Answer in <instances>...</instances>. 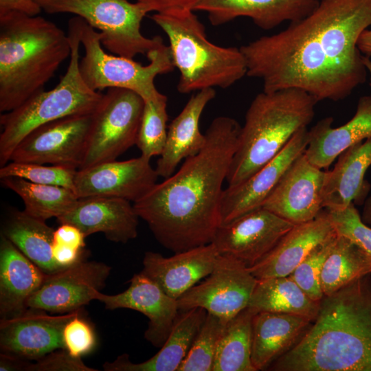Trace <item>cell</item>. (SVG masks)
I'll use <instances>...</instances> for the list:
<instances>
[{
  "label": "cell",
  "mask_w": 371,
  "mask_h": 371,
  "mask_svg": "<svg viewBox=\"0 0 371 371\" xmlns=\"http://www.w3.org/2000/svg\"><path fill=\"white\" fill-rule=\"evenodd\" d=\"M308 142V130L306 127L299 130L273 159L247 180L227 186L221 201V225L262 207L289 166L304 153Z\"/></svg>",
  "instance_id": "obj_19"
},
{
  "label": "cell",
  "mask_w": 371,
  "mask_h": 371,
  "mask_svg": "<svg viewBox=\"0 0 371 371\" xmlns=\"http://www.w3.org/2000/svg\"><path fill=\"white\" fill-rule=\"evenodd\" d=\"M48 14L69 13L84 19L100 32L101 43L110 52L128 58L147 56L161 46L162 38L144 36L142 21L150 12L139 2L128 0H35Z\"/></svg>",
  "instance_id": "obj_9"
},
{
  "label": "cell",
  "mask_w": 371,
  "mask_h": 371,
  "mask_svg": "<svg viewBox=\"0 0 371 371\" xmlns=\"http://www.w3.org/2000/svg\"><path fill=\"white\" fill-rule=\"evenodd\" d=\"M150 160L140 155L78 169L74 179V192L78 199L117 197L135 203L157 183L159 176Z\"/></svg>",
  "instance_id": "obj_16"
},
{
  "label": "cell",
  "mask_w": 371,
  "mask_h": 371,
  "mask_svg": "<svg viewBox=\"0 0 371 371\" xmlns=\"http://www.w3.org/2000/svg\"><path fill=\"white\" fill-rule=\"evenodd\" d=\"M87 251L52 242V256L56 264L61 269L71 267L85 260Z\"/></svg>",
  "instance_id": "obj_42"
},
{
  "label": "cell",
  "mask_w": 371,
  "mask_h": 371,
  "mask_svg": "<svg viewBox=\"0 0 371 371\" xmlns=\"http://www.w3.org/2000/svg\"><path fill=\"white\" fill-rule=\"evenodd\" d=\"M306 317L276 312L256 313L252 319L251 362L262 370L289 350L312 323Z\"/></svg>",
  "instance_id": "obj_28"
},
{
  "label": "cell",
  "mask_w": 371,
  "mask_h": 371,
  "mask_svg": "<svg viewBox=\"0 0 371 371\" xmlns=\"http://www.w3.org/2000/svg\"><path fill=\"white\" fill-rule=\"evenodd\" d=\"M194 12L172 10L151 16L168 38L172 63L180 74L177 89L189 93L216 87L228 88L247 76L245 57L240 47L210 42Z\"/></svg>",
  "instance_id": "obj_6"
},
{
  "label": "cell",
  "mask_w": 371,
  "mask_h": 371,
  "mask_svg": "<svg viewBox=\"0 0 371 371\" xmlns=\"http://www.w3.org/2000/svg\"><path fill=\"white\" fill-rule=\"evenodd\" d=\"M318 3L319 0H203L194 11L206 12L214 26L246 16L260 28L269 30L284 21L304 18Z\"/></svg>",
  "instance_id": "obj_22"
},
{
  "label": "cell",
  "mask_w": 371,
  "mask_h": 371,
  "mask_svg": "<svg viewBox=\"0 0 371 371\" xmlns=\"http://www.w3.org/2000/svg\"><path fill=\"white\" fill-rule=\"evenodd\" d=\"M319 101L297 88L258 94L240 128L227 173V186L238 185L273 159L315 116Z\"/></svg>",
  "instance_id": "obj_5"
},
{
  "label": "cell",
  "mask_w": 371,
  "mask_h": 371,
  "mask_svg": "<svg viewBox=\"0 0 371 371\" xmlns=\"http://www.w3.org/2000/svg\"><path fill=\"white\" fill-rule=\"evenodd\" d=\"M357 47L363 56L371 58V29L368 28L361 34Z\"/></svg>",
  "instance_id": "obj_47"
},
{
  "label": "cell",
  "mask_w": 371,
  "mask_h": 371,
  "mask_svg": "<svg viewBox=\"0 0 371 371\" xmlns=\"http://www.w3.org/2000/svg\"><path fill=\"white\" fill-rule=\"evenodd\" d=\"M51 315L27 308L22 313L0 320V348L2 352L24 359L37 360L47 354L64 348L63 330L67 322L80 312Z\"/></svg>",
  "instance_id": "obj_17"
},
{
  "label": "cell",
  "mask_w": 371,
  "mask_h": 371,
  "mask_svg": "<svg viewBox=\"0 0 371 371\" xmlns=\"http://www.w3.org/2000/svg\"><path fill=\"white\" fill-rule=\"evenodd\" d=\"M71 19L85 50L79 61V70L91 89L97 91L109 88L129 89L144 101L156 100L162 95L155 87V79L175 68L169 46L163 44L150 52L146 56L149 64L142 65L133 58L105 52L100 32L79 16Z\"/></svg>",
  "instance_id": "obj_8"
},
{
  "label": "cell",
  "mask_w": 371,
  "mask_h": 371,
  "mask_svg": "<svg viewBox=\"0 0 371 371\" xmlns=\"http://www.w3.org/2000/svg\"><path fill=\"white\" fill-rule=\"evenodd\" d=\"M335 234L327 212L322 210L313 220L294 225L249 270L257 280L289 276L313 248Z\"/></svg>",
  "instance_id": "obj_23"
},
{
  "label": "cell",
  "mask_w": 371,
  "mask_h": 371,
  "mask_svg": "<svg viewBox=\"0 0 371 371\" xmlns=\"http://www.w3.org/2000/svg\"><path fill=\"white\" fill-rule=\"evenodd\" d=\"M139 218L130 201L95 196L78 199L69 212L56 219L60 224L78 227L85 237L102 232L110 241L126 243L137 237Z\"/></svg>",
  "instance_id": "obj_21"
},
{
  "label": "cell",
  "mask_w": 371,
  "mask_h": 371,
  "mask_svg": "<svg viewBox=\"0 0 371 371\" xmlns=\"http://www.w3.org/2000/svg\"><path fill=\"white\" fill-rule=\"evenodd\" d=\"M85 238L78 227L69 223H62L54 229L53 242L83 249L86 246Z\"/></svg>",
  "instance_id": "obj_43"
},
{
  "label": "cell",
  "mask_w": 371,
  "mask_h": 371,
  "mask_svg": "<svg viewBox=\"0 0 371 371\" xmlns=\"http://www.w3.org/2000/svg\"><path fill=\"white\" fill-rule=\"evenodd\" d=\"M77 170L64 166L11 161L1 167L0 178L19 177L34 183L58 186L74 191Z\"/></svg>",
  "instance_id": "obj_37"
},
{
  "label": "cell",
  "mask_w": 371,
  "mask_h": 371,
  "mask_svg": "<svg viewBox=\"0 0 371 371\" xmlns=\"http://www.w3.org/2000/svg\"><path fill=\"white\" fill-rule=\"evenodd\" d=\"M203 0H136L146 5L150 12L156 13L165 12L172 10H192Z\"/></svg>",
  "instance_id": "obj_44"
},
{
  "label": "cell",
  "mask_w": 371,
  "mask_h": 371,
  "mask_svg": "<svg viewBox=\"0 0 371 371\" xmlns=\"http://www.w3.org/2000/svg\"><path fill=\"white\" fill-rule=\"evenodd\" d=\"M241 126L230 117L213 120L205 146L133 203L156 240L174 253L211 243L221 225L223 184Z\"/></svg>",
  "instance_id": "obj_2"
},
{
  "label": "cell",
  "mask_w": 371,
  "mask_h": 371,
  "mask_svg": "<svg viewBox=\"0 0 371 371\" xmlns=\"http://www.w3.org/2000/svg\"><path fill=\"white\" fill-rule=\"evenodd\" d=\"M363 61L367 69V72L370 74V85L371 87V58L363 56Z\"/></svg>",
  "instance_id": "obj_48"
},
{
  "label": "cell",
  "mask_w": 371,
  "mask_h": 371,
  "mask_svg": "<svg viewBox=\"0 0 371 371\" xmlns=\"http://www.w3.org/2000/svg\"><path fill=\"white\" fill-rule=\"evenodd\" d=\"M96 300L106 309L128 308L148 317L144 338L153 346L161 348L167 339L179 315L177 300L169 296L142 271L134 274L127 289L116 295L99 292Z\"/></svg>",
  "instance_id": "obj_18"
},
{
  "label": "cell",
  "mask_w": 371,
  "mask_h": 371,
  "mask_svg": "<svg viewBox=\"0 0 371 371\" xmlns=\"http://www.w3.org/2000/svg\"><path fill=\"white\" fill-rule=\"evenodd\" d=\"M54 232L46 221L16 210L6 221L3 235L45 273H52L61 270L52 256Z\"/></svg>",
  "instance_id": "obj_31"
},
{
  "label": "cell",
  "mask_w": 371,
  "mask_h": 371,
  "mask_svg": "<svg viewBox=\"0 0 371 371\" xmlns=\"http://www.w3.org/2000/svg\"><path fill=\"white\" fill-rule=\"evenodd\" d=\"M257 281L242 262L220 254L205 279L177 300L179 309L201 307L227 323L248 306Z\"/></svg>",
  "instance_id": "obj_11"
},
{
  "label": "cell",
  "mask_w": 371,
  "mask_h": 371,
  "mask_svg": "<svg viewBox=\"0 0 371 371\" xmlns=\"http://www.w3.org/2000/svg\"><path fill=\"white\" fill-rule=\"evenodd\" d=\"M331 170L326 171L322 205L326 210H340L351 203L363 204L370 185L365 175L371 166V137L344 151Z\"/></svg>",
  "instance_id": "obj_25"
},
{
  "label": "cell",
  "mask_w": 371,
  "mask_h": 371,
  "mask_svg": "<svg viewBox=\"0 0 371 371\" xmlns=\"http://www.w3.org/2000/svg\"><path fill=\"white\" fill-rule=\"evenodd\" d=\"M319 302L312 300L290 276L258 280L248 308L258 312L302 315L313 321Z\"/></svg>",
  "instance_id": "obj_30"
},
{
  "label": "cell",
  "mask_w": 371,
  "mask_h": 371,
  "mask_svg": "<svg viewBox=\"0 0 371 371\" xmlns=\"http://www.w3.org/2000/svg\"><path fill=\"white\" fill-rule=\"evenodd\" d=\"M167 97L162 94L159 98L144 101L136 146L141 155L150 159L160 155L167 138L168 113Z\"/></svg>",
  "instance_id": "obj_35"
},
{
  "label": "cell",
  "mask_w": 371,
  "mask_h": 371,
  "mask_svg": "<svg viewBox=\"0 0 371 371\" xmlns=\"http://www.w3.org/2000/svg\"><path fill=\"white\" fill-rule=\"evenodd\" d=\"M28 362L16 355L1 352L0 370L1 371H25Z\"/></svg>",
  "instance_id": "obj_46"
},
{
  "label": "cell",
  "mask_w": 371,
  "mask_h": 371,
  "mask_svg": "<svg viewBox=\"0 0 371 371\" xmlns=\"http://www.w3.org/2000/svg\"><path fill=\"white\" fill-rule=\"evenodd\" d=\"M93 113L67 116L38 126L17 145L10 161L78 170L87 150Z\"/></svg>",
  "instance_id": "obj_12"
},
{
  "label": "cell",
  "mask_w": 371,
  "mask_h": 371,
  "mask_svg": "<svg viewBox=\"0 0 371 371\" xmlns=\"http://www.w3.org/2000/svg\"><path fill=\"white\" fill-rule=\"evenodd\" d=\"M87 366L81 357L71 355L66 349L55 350L36 360L27 363L25 371H97Z\"/></svg>",
  "instance_id": "obj_41"
},
{
  "label": "cell",
  "mask_w": 371,
  "mask_h": 371,
  "mask_svg": "<svg viewBox=\"0 0 371 371\" xmlns=\"http://www.w3.org/2000/svg\"><path fill=\"white\" fill-rule=\"evenodd\" d=\"M144 106V99L131 90L107 89L93 113L79 169L115 160L135 145Z\"/></svg>",
  "instance_id": "obj_10"
},
{
  "label": "cell",
  "mask_w": 371,
  "mask_h": 371,
  "mask_svg": "<svg viewBox=\"0 0 371 371\" xmlns=\"http://www.w3.org/2000/svg\"><path fill=\"white\" fill-rule=\"evenodd\" d=\"M111 269L104 262L83 260L47 273L41 286L29 298L27 306L58 314L80 309L96 300Z\"/></svg>",
  "instance_id": "obj_14"
},
{
  "label": "cell",
  "mask_w": 371,
  "mask_h": 371,
  "mask_svg": "<svg viewBox=\"0 0 371 371\" xmlns=\"http://www.w3.org/2000/svg\"><path fill=\"white\" fill-rule=\"evenodd\" d=\"M268 368L371 371V274L324 296L300 339Z\"/></svg>",
  "instance_id": "obj_3"
},
{
  "label": "cell",
  "mask_w": 371,
  "mask_h": 371,
  "mask_svg": "<svg viewBox=\"0 0 371 371\" xmlns=\"http://www.w3.org/2000/svg\"><path fill=\"white\" fill-rule=\"evenodd\" d=\"M326 171L304 153L296 157L264 201L262 207L294 225L308 222L322 211Z\"/></svg>",
  "instance_id": "obj_15"
},
{
  "label": "cell",
  "mask_w": 371,
  "mask_h": 371,
  "mask_svg": "<svg viewBox=\"0 0 371 371\" xmlns=\"http://www.w3.org/2000/svg\"><path fill=\"white\" fill-rule=\"evenodd\" d=\"M71 55L68 35L40 16L0 14V111H10L54 76Z\"/></svg>",
  "instance_id": "obj_4"
},
{
  "label": "cell",
  "mask_w": 371,
  "mask_h": 371,
  "mask_svg": "<svg viewBox=\"0 0 371 371\" xmlns=\"http://www.w3.org/2000/svg\"><path fill=\"white\" fill-rule=\"evenodd\" d=\"M326 211L335 233L353 242L371 257V227L363 222L355 204Z\"/></svg>",
  "instance_id": "obj_39"
},
{
  "label": "cell",
  "mask_w": 371,
  "mask_h": 371,
  "mask_svg": "<svg viewBox=\"0 0 371 371\" xmlns=\"http://www.w3.org/2000/svg\"><path fill=\"white\" fill-rule=\"evenodd\" d=\"M255 314L247 307L226 324L218 343L212 371H256L251 358Z\"/></svg>",
  "instance_id": "obj_34"
},
{
  "label": "cell",
  "mask_w": 371,
  "mask_h": 371,
  "mask_svg": "<svg viewBox=\"0 0 371 371\" xmlns=\"http://www.w3.org/2000/svg\"><path fill=\"white\" fill-rule=\"evenodd\" d=\"M42 9L35 0H0V14L18 12L29 16H37Z\"/></svg>",
  "instance_id": "obj_45"
},
{
  "label": "cell",
  "mask_w": 371,
  "mask_h": 371,
  "mask_svg": "<svg viewBox=\"0 0 371 371\" xmlns=\"http://www.w3.org/2000/svg\"><path fill=\"white\" fill-rule=\"evenodd\" d=\"M207 312L196 307L179 311L171 331L160 350L148 360L133 363L127 354L105 362V371H177L186 358Z\"/></svg>",
  "instance_id": "obj_29"
},
{
  "label": "cell",
  "mask_w": 371,
  "mask_h": 371,
  "mask_svg": "<svg viewBox=\"0 0 371 371\" xmlns=\"http://www.w3.org/2000/svg\"><path fill=\"white\" fill-rule=\"evenodd\" d=\"M227 323L207 313L177 371H212L218 343Z\"/></svg>",
  "instance_id": "obj_36"
},
{
  "label": "cell",
  "mask_w": 371,
  "mask_h": 371,
  "mask_svg": "<svg viewBox=\"0 0 371 371\" xmlns=\"http://www.w3.org/2000/svg\"><path fill=\"white\" fill-rule=\"evenodd\" d=\"M333 119L325 117L308 130L304 151L307 159L320 169L328 168L349 147L371 137V94L359 98L354 116L333 128Z\"/></svg>",
  "instance_id": "obj_24"
},
{
  "label": "cell",
  "mask_w": 371,
  "mask_h": 371,
  "mask_svg": "<svg viewBox=\"0 0 371 371\" xmlns=\"http://www.w3.org/2000/svg\"><path fill=\"white\" fill-rule=\"evenodd\" d=\"M293 225L260 207L221 225L212 243L220 254L231 256L251 267L269 253Z\"/></svg>",
  "instance_id": "obj_13"
},
{
  "label": "cell",
  "mask_w": 371,
  "mask_h": 371,
  "mask_svg": "<svg viewBox=\"0 0 371 371\" xmlns=\"http://www.w3.org/2000/svg\"><path fill=\"white\" fill-rule=\"evenodd\" d=\"M81 311L70 319L63 330L64 348L75 357H82L95 346V334L91 325L82 317Z\"/></svg>",
  "instance_id": "obj_40"
},
{
  "label": "cell",
  "mask_w": 371,
  "mask_h": 371,
  "mask_svg": "<svg viewBox=\"0 0 371 371\" xmlns=\"http://www.w3.org/2000/svg\"><path fill=\"white\" fill-rule=\"evenodd\" d=\"M220 254L211 243L165 257L146 251L142 272L178 300L213 270Z\"/></svg>",
  "instance_id": "obj_20"
},
{
  "label": "cell",
  "mask_w": 371,
  "mask_h": 371,
  "mask_svg": "<svg viewBox=\"0 0 371 371\" xmlns=\"http://www.w3.org/2000/svg\"><path fill=\"white\" fill-rule=\"evenodd\" d=\"M368 274H371V257L347 238L337 234L321 273L324 296Z\"/></svg>",
  "instance_id": "obj_33"
},
{
  "label": "cell",
  "mask_w": 371,
  "mask_h": 371,
  "mask_svg": "<svg viewBox=\"0 0 371 371\" xmlns=\"http://www.w3.org/2000/svg\"><path fill=\"white\" fill-rule=\"evenodd\" d=\"M370 26L371 0H319L304 18L240 47L247 76L262 80L265 92L297 88L341 100L366 79L357 41Z\"/></svg>",
  "instance_id": "obj_1"
},
{
  "label": "cell",
  "mask_w": 371,
  "mask_h": 371,
  "mask_svg": "<svg viewBox=\"0 0 371 371\" xmlns=\"http://www.w3.org/2000/svg\"><path fill=\"white\" fill-rule=\"evenodd\" d=\"M45 273L3 234L0 243V315L24 312L29 298L41 286Z\"/></svg>",
  "instance_id": "obj_27"
},
{
  "label": "cell",
  "mask_w": 371,
  "mask_h": 371,
  "mask_svg": "<svg viewBox=\"0 0 371 371\" xmlns=\"http://www.w3.org/2000/svg\"><path fill=\"white\" fill-rule=\"evenodd\" d=\"M213 88L192 95L168 127L165 146L155 170L164 179L172 175L183 159L194 156L205 146L206 137L199 130V120L207 104L214 98Z\"/></svg>",
  "instance_id": "obj_26"
},
{
  "label": "cell",
  "mask_w": 371,
  "mask_h": 371,
  "mask_svg": "<svg viewBox=\"0 0 371 371\" xmlns=\"http://www.w3.org/2000/svg\"><path fill=\"white\" fill-rule=\"evenodd\" d=\"M337 234L313 248L289 275L299 286L316 302L324 297L320 277L324 262L334 245Z\"/></svg>",
  "instance_id": "obj_38"
},
{
  "label": "cell",
  "mask_w": 371,
  "mask_h": 371,
  "mask_svg": "<svg viewBox=\"0 0 371 371\" xmlns=\"http://www.w3.org/2000/svg\"><path fill=\"white\" fill-rule=\"evenodd\" d=\"M1 182L21 197L25 212L45 221L65 214L78 201L73 190L62 186L34 183L15 177L1 178Z\"/></svg>",
  "instance_id": "obj_32"
},
{
  "label": "cell",
  "mask_w": 371,
  "mask_h": 371,
  "mask_svg": "<svg viewBox=\"0 0 371 371\" xmlns=\"http://www.w3.org/2000/svg\"><path fill=\"white\" fill-rule=\"evenodd\" d=\"M71 45L69 63L65 75L54 88L42 90L17 108L0 116V165L10 161L21 140L38 126L74 115L92 113L97 109L103 93L91 89L84 81L80 70V46L76 26L68 22Z\"/></svg>",
  "instance_id": "obj_7"
}]
</instances>
